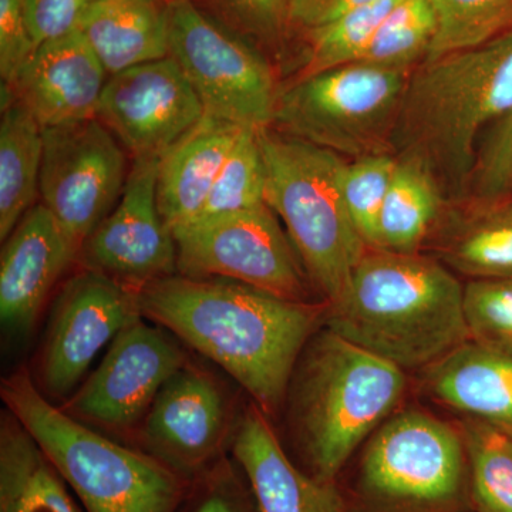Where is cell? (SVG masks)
Instances as JSON below:
<instances>
[{
    "mask_svg": "<svg viewBox=\"0 0 512 512\" xmlns=\"http://www.w3.org/2000/svg\"><path fill=\"white\" fill-rule=\"evenodd\" d=\"M141 315L210 357L265 410L284 399L293 369L328 308L222 278L167 276L137 292Z\"/></svg>",
    "mask_w": 512,
    "mask_h": 512,
    "instance_id": "6da1fadb",
    "label": "cell"
},
{
    "mask_svg": "<svg viewBox=\"0 0 512 512\" xmlns=\"http://www.w3.org/2000/svg\"><path fill=\"white\" fill-rule=\"evenodd\" d=\"M510 113L512 32L413 69L394 121V157L426 171L441 194L464 197L476 170L478 137Z\"/></svg>",
    "mask_w": 512,
    "mask_h": 512,
    "instance_id": "7a4b0ae2",
    "label": "cell"
},
{
    "mask_svg": "<svg viewBox=\"0 0 512 512\" xmlns=\"http://www.w3.org/2000/svg\"><path fill=\"white\" fill-rule=\"evenodd\" d=\"M326 328L403 370L429 369L470 340L464 286L446 264L369 248Z\"/></svg>",
    "mask_w": 512,
    "mask_h": 512,
    "instance_id": "3957f363",
    "label": "cell"
},
{
    "mask_svg": "<svg viewBox=\"0 0 512 512\" xmlns=\"http://www.w3.org/2000/svg\"><path fill=\"white\" fill-rule=\"evenodd\" d=\"M406 389L404 370L325 328L306 345L293 414L309 476L338 483L357 448Z\"/></svg>",
    "mask_w": 512,
    "mask_h": 512,
    "instance_id": "277c9868",
    "label": "cell"
},
{
    "mask_svg": "<svg viewBox=\"0 0 512 512\" xmlns=\"http://www.w3.org/2000/svg\"><path fill=\"white\" fill-rule=\"evenodd\" d=\"M2 397L87 512H178L191 478L160 458L120 446L52 406L25 373Z\"/></svg>",
    "mask_w": 512,
    "mask_h": 512,
    "instance_id": "5b68a950",
    "label": "cell"
},
{
    "mask_svg": "<svg viewBox=\"0 0 512 512\" xmlns=\"http://www.w3.org/2000/svg\"><path fill=\"white\" fill-rule=\"evenodd\" d=\"M258 140L266 205L284 222L306 275L330 305L369 249L343 200L348 160L274 127L258 130Z\"/></svg>",
    "mask_w": 512,
    "mask_h": 512,
    "instance_id": "8992f818",
    "label": "cell"
},
{
    "mask_svg": "<svg viewBox=\"0 0 512 512\" xmlns=\"http://www.w3.org/2000/svg\"><path fill=\"white\" fill-rule=\"evenodd\" d=\"M346 504L348 512L474 510L461 433L431 414H396L367 443Z\"/></svg>",
    "mask_w": 512,
    "mask_h": 512,
    "instance_id": "52a82bcc",
    "label": "cell"
},
{
    "mask_svg": "<svg viewBox=\"0 0 512 512\" xmlns=\"http://www.w3.org/2000/svg\"><path fill=\"white\" fill-rule=\"evenodd\" d=\"M412 72L352 63L296 79L279 93L271 127L343 158L390 154Z\"/></svg>",
    "mask_w": 512,
    "mask_h": 512,
    "instance_id": "ba28073f",
    "label": "cell"
},
{
    "mask_svg": "<svg viewBox=\"0 0 512 512\" xmlns=\"http://www.w3.org/2000/svg\"><path fill=\"white\" fill-rule=\"evenodd\" d=\"M170 56L205 116L255 130L274 123L279 92L269 64L191 0H170Z\"/></svg>",
    "mask_w": 512,
    "mask_h": 512,
    "instance_id": "9c48e42d",
    "label": "cell"
},
{
    "mask_svg": "<svg viewBox=\"0 0 512 512\" xmlns=\"http://www.w3.org/2000/svg\"><path fill=\"white\" fill-rule=\"evenodd\" d=\"M178 275L222 278L308 302L301 262L268 205L198 218L174 229Z\"/></svg>",
    "mask_w": 512,
    "mask_h": 512,
    "instance_id": "30bf717a",
    "label": "cell"
},
{
    "mask_svg": "<svg viewBox=\"0 0 512 512\" xmlns=\"http://www.w3.org/2000/svg\"><path fill=\"white\" fill-rule=\"evenodd\" d=\"M126 167L124 147L97 117L43 128L40 204L80 249L119 202Z\"/></svg>",
    "mask_w": 512,
    "mask_h": 512,
    "instance_id": "8fae6325",
    "label": "cell"
},
{
    "mask_svg": "<svg viewBox=\"0 0 512 512\" xmlns=\"http://www.w3.org/2000/svg\"><path fill=\"white\" fill-rule=\"evenodd\" d=\"M204 116L200 97L168 56L109 76L96 117L133 158H161Z\"/></svg>",
    "mask_w": 512,
    "mask_h": 512,
    "instance_id": "7c38bea8",
    "label": "cell"
},
{
    "mask_svg": "<svg viewBox=\"0 0 512 512\" xmlns=\"http://www.w3.org/2000/svg\"><path fill=\"white\" fill-rule=\"evenodd\" d=\"M158 167L160 157L133 158L119 202L82 248L89 269L138 289L177 272L174 234L158 208Z\"/></svg>",
    "mask_w": 512,
    "mask_h": 512,
    "instance_id": "4fadbf2b",
    "label": "cell"
},
{
    "mask_svg": "<svg viewBox=\"0 0 512 512\" xmlns=\"http://www.w3.org/2000/svg\"><path fill=\"white\" fill-rule=\"evenodd\" d=\"M137 293L101 272L84 271L66 285L53 312L43 356L47 392H72L109 342L140 318Z\"/></svg>",
    "mask_w": 512,
    "mask_h": 512,
    "instance_id": "5bb4252c",
    "label": "cell"
},
{
    "mask_svg": "<svg viewBox=\"0 0 512 512\" xmlns=\"http://www.w3.org/2000/svg\"><path fill=\"white\" fill-rule=\"evenodd\" d=\"M183 363V352L173 340L137 318L114 338L70 407L103 426H130Z\"/></svg>",
    "mask_w": 512,
    "mask_h": 512,
    "instance_id": "9a60e30c",
    "label": "cell"
},
{
    "mask_svg": "<svg viewBox=\"0 0 512 512\" xmlns=\"http://www.w3.org/2000/svg\"><path fill=\"white\" fill-rule=\"evenodd\" d=\"M109 73L79 30L37 46L10 84L40 126L96 119ZM5 84V83H3Z\"/></svg>",
    "mask_w": 512,
    "mask_h": 512,
    "instance_id": "2e32d148",
    "label": "cell"
},
{
    "mask_svg": "<svg viewBox=\"0 0 512 512\" xmlns=\"http://www.w3.org/2000/svg\"><path fill=\"white\" fill-rule=\"evenodd\" d=\"M80 248L45 205L36 204L6 239L0 259V318L13 335L35 325L53 286Z\"/></svg>",
    "mask_w": 512,
    "mask_h": 512,
    "instance_id": "e0dca14e",
    "label": "cell"
},
{
    "mask_svg": "<svg viewBox=\"0 0 512 512\" xmlns=\"http://www.w3.org/2000/svg\"><path fill=\"white\" fill-rule=\"evenodd\" d=\"M224 421L217 386L200 372L180 369L151 404L146 437L157 458L192 480L217 453Z\"/></svg>",
    "mask_w": 512,
    "mask_h": 512,
    "instance_id": "ac0fdd59",
    "label": "cell"
},
{
    "mask_svg": "<svg viewBox=\"0 0 512 512\" xmlns=\"http://www.w3.org/2000/svg\"><path fill=\"white\" fill-rule=\"evenodd\" d=\"M234 456L259 512H348L338 483H322L296 467L255 410L239 426Z\"/></svg>",
    "mask_w": 512,
    "mask_h": 512,
    "instance_id": "d6986e66",
    "label": "cell"
},
{
    "mask_svg": "<svg viewBox=\"0 0 512 512\" xmlns=\"http://www.w3.org/2000/svg\"><path fill=\"white\" fill-rule=\"evenodd\" d=\"M242 128L204 116L160 158L158 208L171 231L197 220Z\"/></svg>",
    "mask_w": 512,
    "mask_h": 512,
    "instance_id": "ffe728a7",
    "label": "cell"
},
{
    "mask_svg": "<svg viewBox=\"0 0 512 512\" xmlns=\"http://www.w3.org/2000/svg\"><path fill=\"white\" fill-rule=\"evenodd\" d=\"M426 370L441 404L512 433V353L468 340Z\"/></svg>",
    "mask_w": 512,
    "mask_h": 512,
    "instance_id": "44dd1931",
    "label": "cell"
},
{
    "mask_svg": "<svg viewBox=\"0 0 512 512\" xmlns=\"http://www.w3.org/2000/svg\"><path fill=\"white\" fill-rule=\"evenodd\" d=\"M77 30L113 76L170 56V2L96 0Z\"/></svg>",
    "mask_w": 512,
    "mask_h": 512,
    "instance_id": "7402d4cb",
    "label": "cell"
},
{
    "mask_svg": "<svg viewBox=\"0 0 512 512\" xmlns=\"http://www.w3.org/2000/svg\"><path fill=\"white\" fill-rule=\"evenodd\" d=\"M0 512H80L69 485L15 417L0 433Z\"/></svg>",
    "mask_w": 512,
    "mask_h": 512,
    "instance_id": "603a6c76",
    "label": "cell"
},
{
    "mask_svg": "<svg viewBox=\"0 0 512 512\" xmlns=\"http://www.w3.org/2000/svg\"><path fill=\"white\" fill-rule=\"evenodd\" d=\"M43 160V127L13 97L0 120V238L6 241L36 205Z\"/></svg>",
    "mask_w": 512,
    "mask_h": 512,
    "instance_id": "cb8c5ba5",
    "label": "cell"
},
{
    "mask_svg": "<svg viewBox=\"0 0 512 512\" xmlns=\"http://www.w3.org/2000/svg\"><path fill=\"white\" fill-rule=\"evenodd\" d=\"M439 185L426 171L397 160L392 183L380 211L377 247L400 254H417L441 207Z\"/></svg>",
    "mask_w": 512,
    "mask_h": 512,
    "instance_id": "d4e9b609",
    "label": "cell"
},
{
    "mask_svg": "<svg viewBox=\"0 0 512 512\" xmlns=\"http://www.w3.org/2000/svg\"><path fill=\"white\" fill-rule=\"evenodd\" d=\"M471 503L477 512H512V433L487 421L461 427Z\"/></svg>",
    "mask_w": 512,
    "mask_h": 512,
    "instance_id": "484cf974",
    "label": "cell"
},
{
    "mask_svg": "<svg viewBox=\"0 0 512 512\" xmlns=\"http://www.w3.org/2000/svg\"><path fill=\"white\" fill-rule=\"evenodd\" d=\"M400 2L376 0L308 30V59L298 79L359 62L384 19Z\"/></svg>",
    "mask_w": 512,
    "mask_h": 512,
    "instance_id": "4316f807",
    "label": "cell"
},
{
    "mask_svg": "<svg viewBox=\"0 0 512 512\" xmlns=\"http://www.w3.org/2000/svg\"><path fill=\"white\" fill-rule=\"evenodd\" d=\"M437 30L426 59L473 49L512 32V0H431Z\"/></svg>",
    "mask_w": 512,
    "mask_h": 512,
    "instance_id": "83f0119b",
    "label": "cell"
},
{
    "mask_svg": "<svg viewBox=\"0 0 512 512\" xmlns=\"http://www.w3.org/2000/svg\"><path fill=\"white\" fill-rule=\"evenodd\" d=\"M437 30L431 0H402L384 19L359 62L393 70H413L426 59Z\"/></svg>",
    "mask_w": 512,
    "mask_h": 512,
    "instance_id": "f1b7e54d",
    "label": "cell"
},
{
    "mask_svg": "<svg viewBox=\"0 0 512 512\" xmlns=\"http://www.w3.org/2000/svg\"><path fill=\"white\" fill-rule=\"evenodd\" d=\"M443 256L448 268L474 279L512 278V207L468 225Z\"/></svg>",
    "mask_w": 512,
    "mask_h": 512,
    "instance_id": "f546056e",
    "label": "cell"
},
{
    "mask_svg": "<svg viewBox=\"0 0 512 512\" xmlns=\"http://www.w3.org/2000/svg\"><path fill=\"white\" fill-rule=\"evenodd\" d=\"M265 187V163L258 130L244 127L222 165L198 218L261 207L266 204Z\"/></svg>",
    "mask_w": 512,
    "mask_h": 512,
    "instance_id": "4dcf8cb0",
    "label": "cell"
},
{
    "mask_svg": "<svg viewBox=\"0 0 512 512\" xmlns=\"http://www.w3.org/2000/svg\"><path fill=\"white\" fill-rule=\"evenodd\" d=\"M396 165L397 158L389 153L357 158L346 164L342 181L343 200L369 248L377 247L380 211Z\"/></svg>",
    "mask_w": 512,
    "mask_h": 512,
    "instance_id": "1f68e13d",
    "label": "cell"
},
{
    "mask_svg": "<svg viewBox=\"0 0 512 512\" xmlns=\"http://www.w3.org/2000/svg\"><path fill=\"white\" fill-rule=\"evenodd\" d=\"M470 340L512 353V278L473 279L464 286Z\"/></svg>",
    "mask_w": 512,
    "mask_h": 512,
    "instance_id": "d6a6232c",
    "label": "cell"
},
{
    "mask_svg": "<svg viewBox=\"0 0 512 512\" xmlns=\"http://www.w3.org/2000/svg\"><path fill=\"white\" fill-rule=\"evenodd\" d=\"M470 191L485 204H494L511 194L512 113L491 128L480 148Z\"/></svg>",
    "mask_w": 512,
    "mask_h": 512,
    "instance_id": "836d02e7",
    "label": "cell"
},
{
    "mask_svg": "<svg viewBox=\"0 0 512 512\" xmlns=\"http://www.w3.org/2000/svg\"><path fill=\"white\" fill-rule=\"evenodd\" d=\"M25 0H0V76L10 84L35 52Z\"/></svg>",
    "mask_w": 512,
    "mask_h": 512,
    "instance_id": "e575fe53",
    "label": "cell"
},
{
    "mask_svg": "<svg viewBox=\"0 0 512 512\" xmlns=\"http://www.w3.org/2000/svg\"><path fill=\"white\" fill-rule=\"evenodd\" d=\"M96 0H25L26 20L35 46L77 30L80 18Z\"/></svg>",
    "mask_w": 512,
    "mask_h": 512,
    "instance_id": "d590c367",
    "label": "cell"
},
{
    "mask_svg": "<svg viewBox=\"0 0 512 512\" xmlns=\"http://www.w3.org/2000/svg\"><path fill=\"white\" fill-rule=\"evenodd\" d=\"M207 483L195 490L190 507L185 512H259L254 495L249 500L229 476H211Z\"/></svg>",
    "mask_w": 512,
    "mask_h": 512,
    "instance_id": "8d00e7d4",
    "label": "cell"
},
{
    "mask_svg": "<svg viewBox=\"0 0 512 512\" xmlns=\"http://www.w3.org/2000/svg\"><path fill=\"white\" fill-rule=\"evenodd\" d=\"M373 2L376 0H291L289 22L312 30Z\"/></svg>",
    "mask_w": 512,
    "mask_h": 512,
    "instance_id": "74e56055",
    "label": "cell"
},
{
    "mask_svg": "<svg viewBox=\"0 0 512 512\" xmlns=\"http://www.w3.org/2000/svg\"><path fill=\"white\" fill-rule=\"evenodd\" d=\"M256 29L275 32L289 22L291 0H228Z\"/></svg>",
    "mask_w": 512,
    "mask_h": 512,
    "instance_id": "f35d334b",
    "label": "cell"
}]
</instances>
